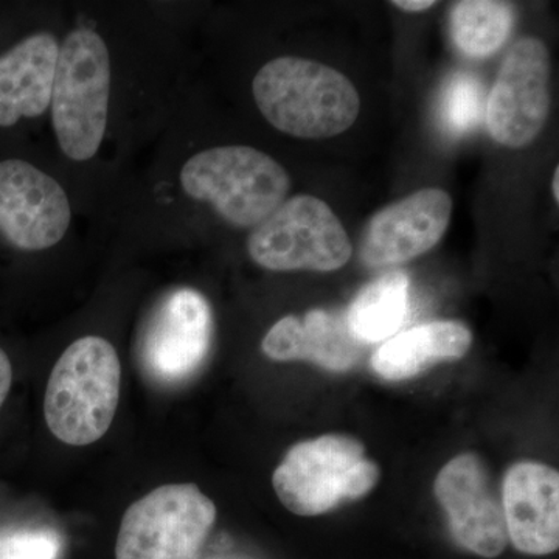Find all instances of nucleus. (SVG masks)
Wrapping results in <instances>:
<instances>
[{
    "mask_svg": "<svg viewBox=\"0 0 559 559\" xmlns=\"http://www.w3.org/2000/svg\"><path fill=\"white\" fill-rule=\"evenodd\" d=\"M452 200L441 189H423L380 210L367 224L360 259L367 266L406 263L432 249L451 223Z\"/></svg>",
    "mask_w": 559,
    "mask_h": 559,
    "instance_id": "f8f14e48",
    "label": "nucleus"
},
{
    "mask_svg": "<svg viewBox=\"0 0 559 559\" xmlns=\"http://www.w3.org/2000/svg\"><path fill=\"white\" fill-rule=\"evenodd\" d=\"M380 477V466L367 457L362 441L325 433L294 444L275 468L272 487L286 510L312 518L366 498Z\"/></svg>",
    "mask_w": 559,
    "mask_h": 559,
    "instance_id": "7ed1b4c3",
    "label": "nucleus"
},
{
    "mask_svg": "<svg viewBox=\"0 0 559 559\" xmlns=\"http://www.w3.org/2000/svg\"><path fill=\"white\" fill-rule=\"evenodd\" d=\"M16 559H31V558H16Z\"/></svg>",
    "mask_w": 559,
    "mask_h": 559,
    "instance_id": "5701e85b",
    "label": "nucleus"
},
{
    "mask_svg": "<svg viewBox=\"0 0 559 559\" xmlns=\"http://www.w3.org/2000/svg\"><path fill=\"white\" fill-rule=\"evenodd\" d=\"M213 312L200 290H173L157 305L143 333L140 360L151 380L162 385L189 381L207 359Z\"/></svg>",
    "mask_w": 559,
    "mask_h": 559,
    "instance_id": "1a4fd4ad",
    "label": "nucleus"
},
{
    "mask_svg": "<svg viewBox=\"0 0 559 559\" xmlns=\"http://www.w3.org/2000/svg\"><path fill=\"white\" fill-rule=\"evenodd\" d=\"M473 333L457 320H437L390 337L371 356V369L385 381H407L437 364L465 358Z\"/></svg>",
    "mask_w": 559,
    "mask_h": 559,
    "instance_id": "dca6fc26",
    "label": "nucleus"
},
{
    "mask_svg": "<svg viewBox=\"0 0 559 559\" xmlns=\"http://www.w3.org/2000/svg\"><path fill=\"white\" fill-rule=\"evenodd\" d=\"M110 55L97 32L79 28L60 44L51 124L58 145L70 160H91L100 150L108 127Z\"/></svg>",
    "mask_w": 559,
    "mask_h": 559,
    "instance_id": "20e7f679",
    "label": "nucleus"
},
{
    "mask_svg": "<svg viewBox=\"0 0 559 559\" xmlns=\"http://www.w3.org/2000/svg\"><path fill=\"white\" fill-rule=\"evenodd\" d=\"M215 522L216 506L197 485H162L124 511L116 559H194Z\"/></svg>",
    "mask_w": 559,
    "mask_h": 559,
    "instance_id": "0eeeda50",
    "label": "nucleus"
},
{
    "mask_svg": "<svg viewBox=\"0 0 559 559\" xmlns=\"http://www.w3.org/2000/svg\"><path fill=\"white\" fill-rule=\"evenodd\" d=\"M362 347L349 333L347 314L325 310L308 311L304 318L286 316L261 342L264 355L275 362L308 360L336 373L352 370Z\"/></svg>",
    "mask_w": 559,
    "mask_h": 559,
    "instance_id": "2eb2a0df",
    "label": "nucleus"
},
{
    "mask_svg": "<svg viewBox=\"0 0 559 559\" xmlns=\"http://www.w3.org/2000/svg\"><path fill=\"white\" fill-rule=\"evenodd\" d=\"M180 186L231 226L253 229L286 201L290 178L270 154L229 145L190 157L180 170Z\"/></svg>",
    "mask_w": 559,
    "mask_h": 559,
    "instance_id": "39448f33",
    "label": "nucleus"
},
{
    "mask_svg": "<svg viewBox=\"0 0 559 559\" xmlns=\"http://www.w3.org/2000/svg\"><path fill=\"white\" fill-rule=\"evenodd\" d=\"M70 221L68 193L57 180L20 157L0 159V240L40 252L66 237Z\"/></svg>",
    "mask_w": 559,
    "mask_h": 559,
    "instance_id": "9d476101",
    "label": "nucleus"
},
{
    "mask_svg": "<svg viewBox=\"0 0 559 559\" xmlns=\"http://www.w3.org/2000/svg\"><path fill=\"white\" fill-rule=\"evenodd\" d=\"M11 384H13V366L9 355L0 348V407L9 396Z\"/></svg>",
    "mask_w": 559,
    "mask_h": 559,
    "instance_id": "aec40b11",
    "label": "nucleus"
},
{
    "mask_svg": "<svg viewBox=\"0 0 559 559\" xmlns=\"http://www.w3.org/2000/svg\"><path fill=\"white\" fill-rule=\"evenodd\" d=\"M551 61L546 44L518 40L507 53L487 100L491 138L507 148L528 146L549 119Z\"/></svg>",
    "mask_w": 559,
    "mask_h": 559,
    "instance_id": "6e6552de",
    "label": "nucleus"
},
{
    "mask_svg": "<svg viewBox=\"0 0 559 559\" xmlns=\"http://www.w3.org/2000/svg\"><path fill=\"white\" fill-rule=\"evenodd\" d=\"M433 495L457 546L485 559L503 554L509 535L502 499L479 454L463 452L451 459L437 474Z\"/></svg>",
    "mask_w": 559,
    "mask_h": 559,
    "instance_id": "9b49d317",
    "label": "nucleus"
},
{
    "mask_svg": "<svg viewBox=\"0 0 559 559\" xmlns=\"http://www.w3.org/2000/svg\"><path fill=\"white\" fill-rule=\"evenodd\" d=\"M121 364L109 341L86 336L73 342L51 369L44 399L50 432L69 447L103 439L119 407Z\"/></svg>",
    "mask_w": 559,
    "mask_h": 559,
    "instance_id": "f03ea898",
    "label": "nucleus"
},
{
    "mask_svg": "<svg viewBox=\"0 0 559 559\" xmlns=\"http://www.w3.org/2000/svg\"><path fill=\"white\" fill-rule=\"evenodd\" d=\"M253 263L274 272H333L353 255L347 230L330 205L299 194L253 227L248 238Z\"/></svg>",
    "mask_w": 559,
    "mask_h": 559,
    "instance_id": "423d86ee",
    "label": "nucleus"
},
{
    "mask_svg": "<svg viewBox=\"0 0 559 559\" xmlns=\"http://www.w3.org/2000/svg\"><path fill=\"white\" fill-rule=\"evenodd\" d=\"M514 27L511 3L496 0H463L451 11L455 47L469 58H487L509 39Z\"/></svg>",
    "mask_w": 559,
    "mask_h": 559,
    "instance_id": "a211bd4d",
    "label": "nucleus"
},
{
    "mask_svg": "<svg viewBox=\"0 0 559 559\" xmlns=\"http://www.w3.org/2000/svg\"><path fill=\"white\" fill-rule=\"evenodd\" d=\"M487 95L484 84L471 73H455L447 86L440 103V120L444 131L463 135L485 120Z\"/></svg>",
    "mask_w": 559,
    "mask_h": 559,
    "instance_id": "6ab92c4d",
    "label": "nucleus"
},
{
    "mask_svg": "<svg viewBox=\"0 0 559 559\" xmlns=\"http://www.w3.org/2000/svg\"><path fill=\"white\" fill-rule=\"evenodd\" d=\"M253 100L275 130L297 139L334 138L358 119L355 84L322 62L280 57L264 64L252 81Z\"/></svg>",
    "mask_w": 559,
    "mask_h": 559,
    "instance_id": "f257e3e1",
    "label": "nucleus"
},
{
    "mask_svg": "<svg viewBox=\"0 0 559 559\" xmlns=\"http://www.w3.org/2000/svg\"><path fill=\"white\" fill-rule=\"evenodd\" d=\"M409 300V277L392 271L373 280L359 290L349 305V333L360 344H377L390 340L403 325Z\"/></svg>",
    "mask_w": 559,
    "mask_h": 559,
    "instance_id": "f3484780",
    "label": "nucleus"
},
{
    "mask_svg": "<svg viewBox=\"0 0 559 559\" xmlns=\"http://www.w3.org/2000/svg\"><path fill=\"white\" fill-rule=\"evenodd\" d=\"M558 183H559V168H557V170H555L554 180H551V191H554V198H555V201H557V202L559 200Z\"/></svg>",
    "mask_w": 559,
    "mask_h": 559,
    "instance_id": "4be33fe9",
    "label": "nucleus"
},
{
    "mask_svg": "<svg viewBox=\"0 0 559 559\" xmlns=\"http://www.w3.org/2000/svg\"><path fill=\"white\" fill-rule=\"evenodd\" d=\"M503 516L514 549L546 557L559 549V474L546 463H514L503 477Z\"/></svg>",
    "mask_w": 559,
    "mask_h": 559,
    "instance_id": "ddd939ff",
    "label": "nucleus"
},
{
    "mask_svg": "<svg viewBox=\"0 0 559 559\" xmlns=\"http://www.w3.org/2000/svg\"><path fill=\"white\" fill-rule=\"evenodd\" d=\"M436 3L433 0H395L392 5L409 13H419V11L432 9Z\"/></svg>",
    "mask_w": 559,
    "mask_h": 559,
    "instance_id": "412c9836",
    "label": "nucleus"
},
{
    "mask_svg": "<svg viewBox=\"0 0 559 559\" xmlns=\"http://www.w3.org/2000/svg\"><path fill=\"white\" fill-rule=\"evenodd\" d=\"M60 43L33 33L0 53V130L38 119L50 109Z\"/></svg>",
    "mask_w": 559,
    "mask_h": 559,
    "instance_id": "4468645a",
    "label": "nucleus"
}]
</instances>
